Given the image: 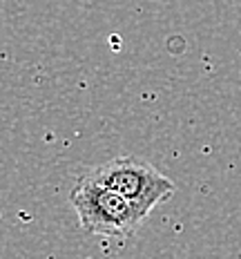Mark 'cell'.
<instances>
[{
	"mask_svg": "<svg viewBox=\"0 0 241 259\" xmlns=\"http://www.w3.org/2000/svg\"><path fill=\"white\" fill-rule=\"evenodd\" d=\"M69 203L76 210L80 228L89 235L125 239L136 233V228L148 217V212H143L132 201L107 190V188L96 186L85 175L69 192Z\"/></svg>",
	"mask_w": 241,
	"mask_h": 259,
	"instance_id": "6da1fadb",
	"label": "cell"
},
{
	"mask_svg": "<svg viewBox=\"0 0 241 259\" xmlns=\"http://www.w3.org/2000/svg\"><path fill=\"white\" fill-rule=\"evenodd\" d=\"M85 177L96 186L121 194L148 214L176 192V183L170 177L161 175L152 163L138 156H116Z\"/></svg>",
	"mask_w": 241,
	"mask_h": 259,
	"instance_id": "7a4b0ae2",
	"label": "cell"
}]
</instances>
